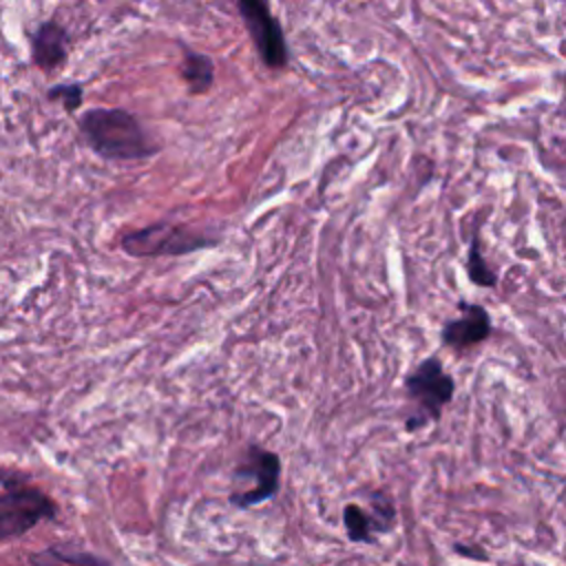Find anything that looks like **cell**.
<instances>
[{
    "label": "cell",
    "mask_w": 566,
    "mask_h": 566,
    "mask_svg": "<svg viewBox=\"0 0 566 566\" xmlns=\"http://www.w3.org/2000/svg\"><path fill=\"white\" fill-rule=\"evenodd\" d=\"M77 126L91 150L104 159H144L157 153L142 124L124 108H88Z\"/></svg>",
    "instance_id": "1"
},
{
    "label": "cell",
    "mask_w": 566,
    "mask_h": 566,
    "mask_svg": "<svg viewBox=\"0 0 566 566\" xmlns=\"http://www.w3.org/2000/svg\"><path fill=\"white\" fill-rule=\"evenodd\" d=\"M0 542L22 537L44 520L57 515L55 502L40 489L24 482L18 471L0 469Z\"/></svg>",
    "instance_id": "2"
},
{
    "label": "cell",
    "mask_w": 566,
    "mask_h": 566,
    "mask_svg": "<svg viewBox=\"0 0 566 566\" xmlns=\"http://www.w3.org/2000/svg\"><path fill=\"white\" fill-rule=\"evenodd\" d=\"M409 398L420 407V413L407 420V429L413 431L429 420H438L442 407L453 398L455 382L444 371L442 363L436 356L424 358L405 380Z\"/></svg>",
    "instance_id": "3"
},
{
    "label": "cell",
    "mask_w": 566,
    "mask_h": 566,
    "mask_svg": "<svg viewBox=\"0 0 566 566\" xmlns=\"http://www.w3.org/2000/svg\"><path fill=\"white\" fill-rule=\"evenodd\" d=\"M212 239H206L184 226L175 223H153L142 230L128 232L122 239L124 252L130 256H164V254H188L201 248L212 245Z\"/></svg>",
    "instance_id": "4"
},
{
    "label": "cell",
    "mask_w": 566,
    "mask_h": 566,
    "mask_svg": "<svg viewBox=\"0 0 566 566\" xmlns=\"http://www.w3.org/2000/svg\"><path fill=\"white\" fill-rule=\"evenodd\" d=\"M237 478L252 480V486L245 491H237L230 495V502L239 509L256 506L279 491L281 480V460L276 453L265 451L261 447H250L243 460L237 467Z\"/></svg>",
    "instance_id": "5"
},
{
    "label": "cell",
    "mask_w": 566,
    "mask_h": 566,
    "mask_svg": "<svg viewBox=\"0 0 566 566\" xmlns=\"http://www.w3.org/2000/svg\"><path fill=\"white\" fill-rule=\"evenodd\" d=\"M239 11L245 22L248 33L261 55V60L272 66L281 69L287 62V44L281 31L279 20L270 13L265 0H239Z\"/></svg>",
    "instance_id": "6"
},
{
    "label": "cell",
    "mask_w": 566,
    "mask_h": 566,
    "mask_svg": "<svg viewBox=\"0 0 566 566\" xmlns=\"http://www.w3.org/2000/svg\"><path fill=\"white\" fill-rule=\"evenodd\" d=\"M462 314L442 327V343L451 349H469L491 334V316L482 305L460 303Z\"/></svg>",
    "instance_id": "7"
},
{
    "label": "cell",
    "mask_w": 566,
    "mask_h": 566,
    "mask_svg": "<svg viewBox=\"0 0 566 566\" xmlns=\"http://www.w3.org/2000/svg\"><path fill=\"white\" fill-rule=\"evenodd\" d=\"M66 44H69L66 31L57 22L49 20L40 24L31 40L33 64L40 66L42 71L57 69L66 60Z\"/></svg>",
    "instance_id": "8"
},
{
    "label": "cell",
    "mask_w": 566,
    "mask_h": 566,
    "mask_svg": "<svg viewBox=\"0 0 566 566\" xmlns=\"http://www.w3.org/2000/svg\"><path fill=\"white\" fill-rule=\"evenodd\" d=\"M391 520H394V515H389V513L387 515H382L380 511L367 513L358 504H347L343 509V524H345L347 537L352 542L371 544L378 533H382L391 526Z\"/></svg>",
    "instance_id": "9"
},
{
    "label": "cell",
    "mask_w": 566,
    "mask_h": 566,
    "mask_svg": "<svg viewBox=\"0 0 566 566\" xmlns=\"http://www.w3.org/2000/svg\"><path fill=\"white\" fill-rule=\"evenodd\" d=\"M181 75L190 88V93H206L212 86L214 80V66L212 60L197 51H186Z\"/></svg>",
    "instance_id": "10"
},
{
    "label": "cell",
    "mask_w": 566,
    "mask_h": 566,
    "mask_svg": "<svg viewBox=\"0 0 566 566\" xmlns=\"http://www.w3.org/2000/svg\"><path fill=\"white\" fill-rule=\"evenodd\" d=\"M35 566H62V564H73V566H108V562L99 559L97 555L88 553H69L60 548H49L44 553H38L31 557Z\"/></svg>",
    "instance_id": "11"
},
{
    "label": "cell",
    "mask_w": 566,
    "mask_h": 566,
    "mask_svg": "<svg viewBox=\"0 0 566 566\" xmlns=\"http://www.w3.org/2000/svg\"><path fill=\"white\" fill-rule=\"evenodd\" d=\"M467 274H469V279H471L475 285H482V287H493V285H495V274H493V270L486 265L484 256L480 254V245H478L475 239H473V243H471V248H469Z\"/></svg>",
    "instance_id": "12"
},
{
    "label": "cell",
    "mask_w": 566,
    "mask_h": 566,
    "mask_svg": "<svg viewBox=\"0 0 566 566\" xmlns=\"http://www.w3.org/2000/svg\"><path fill=\"white\" fill-rule=\"evenodd\" d=\"M49 99H60L64 108L71 113L82 104V86L80 84H55L49 88Z\"/></svg>",
    "instance_id": "13"
}]
</instances>
